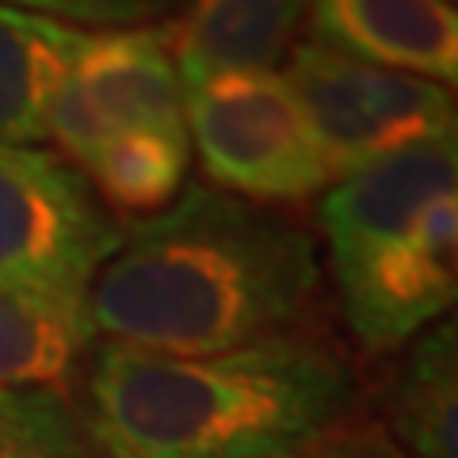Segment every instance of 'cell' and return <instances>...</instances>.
<instances>
[{
  "mask_svg": "<svg viewBox=\"0 0 458 458\" xmlns=\"http://www.w3.org/2000/svg\"><path fill=\"white\" fill-rule=\"evenodd\" d=\"M283 77L333 180L420 141L454 138V96L436 81L355 62L313 38L294 47Z\"/></svg>",
  "mask_w": 458,
  "mask_h": 458,
  "instance_id": "cell-5",
  "label": "cell"
},
{
  "mask_svg": "<svg viewBox=\"0 0 458 458\" xmlns=\"http://www.w3.org/2000/svg\"><path fill=\"white\" fill-rule=\"evenodd\" d=\"M279 458H405V454L394 447V439L386 436V428L375 417L355 412L344 424L306 439L302 447L286 451Z\"/></svg>",
  "mask_w": 458,
  "mask_h": 458,
  "instance_id": "cell-16",
  "label": "cell"
},
{
  "mask_svg": "<svg viewBox=\"0 0 458 458\" xmlns=\"http://www.w3.org/2000/svg\"><path fill=\"white\" fill-rule=\"evenodd\" d=\"M12 8H38L62 20H81V23H138L153 20L165 12H176L180 0H0Z\"/></svg>",
  "mask_w": 458,
  "mask_h": 458,
  "instance_id": "cell-17",
  "label": "cell"
},
{
  "mask_svg": "<svg viewBox=\"0 0 458 458\" xmlns=\"http://www.w3.org/2000/svg\"><path fill=\"white\" fill-rule=\"evenodd\" d=\"M306 16L310 0H180L165 23L180 84L276 69Z\"/></svg>",
  "mask_w": 458,
  "mask_h": 458,
  "instance_id": "cell-10",
  "label": "cell"
},
{
  "mask_svg": "<svg viewBox=\"0 0 458 458\" xmlns=\"http://www.w3.org/2000/svg\"><path fill=\"white\" fill-rule=\"evenodd\" d=\"M0 458H99L73 397L0 390Z\"/></svg>",
  "mask_w": 458,
  "mask_h": 458,
  "instance_id": "cell-15",
  "label": "cell"
},
{
  "mask_svg": "<svg viewBox=\"0 0 458 458\" xmlns=\"http://www.w3.org/2000/svg\"><path fill=\"white\" fill-rule=\"evenodd\" d=\"M443 4H451V8H454V0H443Z\"/></svg>",
  "mask_w": 458,
  "mask_h": 458,
  "instance_id": "cell-18",
  "label": "cell"
},
{
  "mask_svg": "<svg viewBox=\"0 0 458 458\" xmlns=\"http://www.w3.org/2000/svg\"><path fill=\"white\" fill-rule=\"evenodd\" d=\"M458 291V199L432 203L412 233L336 286L344 325L370 355L405 348L454 306Z\"/></svg>",
  "mask_w": 458,
  "mask_h": 458,
  "instance_id": "cell-8",
  "label": "cell"
},
{
  "mask_svg": "<svg viewBox=\"0 0 458 458\" xmlns=\"http://www.w3.org/2000/svg\"><path fill=\"white\" fill-rule=\"evenodd\" d=\"M405 458H458V344L454 321L424 328L397 355L375 417Z\"/></svg>",
  "mask_w": 458,
  "mask_h": 458,
  "instance_id": "cell-11",
  "label": "cell"
},
{
  "mask_svg": "<svg viewBox=\"0 0 458 458\" xmlns=\"http://www.w3.org/2000/svg\"><path fill=\"white\" fill-rule=\"evenodd\" d=\"M123 222L99 203L84 172L54 149L0 146V283L89 306V286Z\"/></svg>",
  "mask_w": 458,
  "mask_h": 458,
  "instance_id": "cell-3",
  "label": "cell"
},
{
  "mask_svg": "<svg viewBox=\"0 0 458 458\" xmlns=\"http://www.w3.org/2000/svg\"><path fill=\"white\" fill-rule=\"evenodd\" d=\"M84 31L0 4V146L47 134V114L84 47Z\"/></svg>",
  "mask_w": 458,
  "mask_h": 458,
  "instance_id": "cell-12",
  "label": "cell"
},
{
  "mask_svg": "<svg viewBox=\"0 0 458 458\" xmlns=\"http://www.w3.org/2000/svg\"><path fill=\"white\" fill-rule=\"evenodd\" d=\"M313 42L355 62L454 84L458 16L443 0H310Z\"/></svg>",
  "mask_w": 458,
  "mask_h": 458,
  "instance_id": "cell-9",
  "label": "cell"
},
{
  "mask_svg": "<svg viewBox=\"0 0 458 458\" xmlns=\"http://www.w3.org/2000/svg\"><path fill=\"white\" fill-rule=\"evenodd\" d=\"M454 183L458 146L454 138H436L378 157L325 188L318 222L336 286L401 245L428 207L454 195Z\"/></svg>",
  "mask_w": 458,
  "mask_h": 458,
  "instance_id": "cell-7",
  "label": "cell"
},
{
  "mask_svg": "<svg viewBox=\"0 0 458 458\" xmlns=\"http://www.w3.org/2000/svg\"><path fill=\"white\" fill-rule=\"evenodd\" d=\"M96 328L89 306L0 283V390H54L69 397Z\"/></svg>",
  "mask_w": 458,
  "mask_h": 458,
  "instance_id": "cell-13",
  "label": "cell"
},
{
  "mask_svg": "<svg viewBox=\"0 0 458 458\" xmlns=\"http://www.w3.org/2000/svg\"><path fill=\"white\" fill-rule=\"evenodd\" d=\"M183 114L210 188L283 210L333 183L302 104L276 69L183 89Z\"/></svg>",
  "mask_w": 458,
  "mask_h": 458,
  "instance_id": "cell-4",
  "label": "cell"
},
{
  "mask_svg": "<svg viewBox=\"0 0 458 458\" xmlns=\"http://www.w3.org/2000/svg\"><path fill=\"white\" fill-rule=\"evenodd\" d=\"M363 382L325 333L214 355L99 344L81 424L99 458H279L360 412Z\"/></svg>",
  "mask_w": 458,
  "mask_h": 458,
  "instance_id": "cell-2",
  "label": "cell"
},
{
  "mask_svg": "<svg viewBox=\"0 0 458 458\" xmlns=\"http://www.w3.org/2000/svg\"><path fill=\"white\" fill-rule=\"evenodd\" d=\"M191 161V138H172L157 131H123L111 134L104 146L81 165L84 180L92 183L111 214L126 218H153L176 203Z\"/></svg>",
  "mask_w": 458,
  "mask_h": 458,
  "instance_id": "cell-14",
  "label": "cell"
},
{
  "mask_svg": "<svg viewBox=\"0 0 458 458\" xmlns=\"http://www.w3.org/2000/svg\"><path fill=\"white\" fill-rule=\"evenodd\" d=\"M123 131L188 138L183 84L165 27L89 35L47 114V134L77 168Z\"/></svg>",
  "mask_w": 458,
  "mask_h": 458,
  "instance_id": "cell-6",
  "label": "cell"
},
{
  "mask_svg": "<svg viewBox=\"0 0 458 458\" xmlns=\"http://www.w3.org/2000/svg\"><path fill=\"white\" fill-rule=\"evenodd\" d=\"M321 283L298 218L195 183L123 233L89 286V321L131 348L214 355L321 328Z\"/></svg>",
  "mask_w": 458,
  "mask_h": 458,
  "instance_id": "cell-1",
  "label": "cell"
}]
</instances>
